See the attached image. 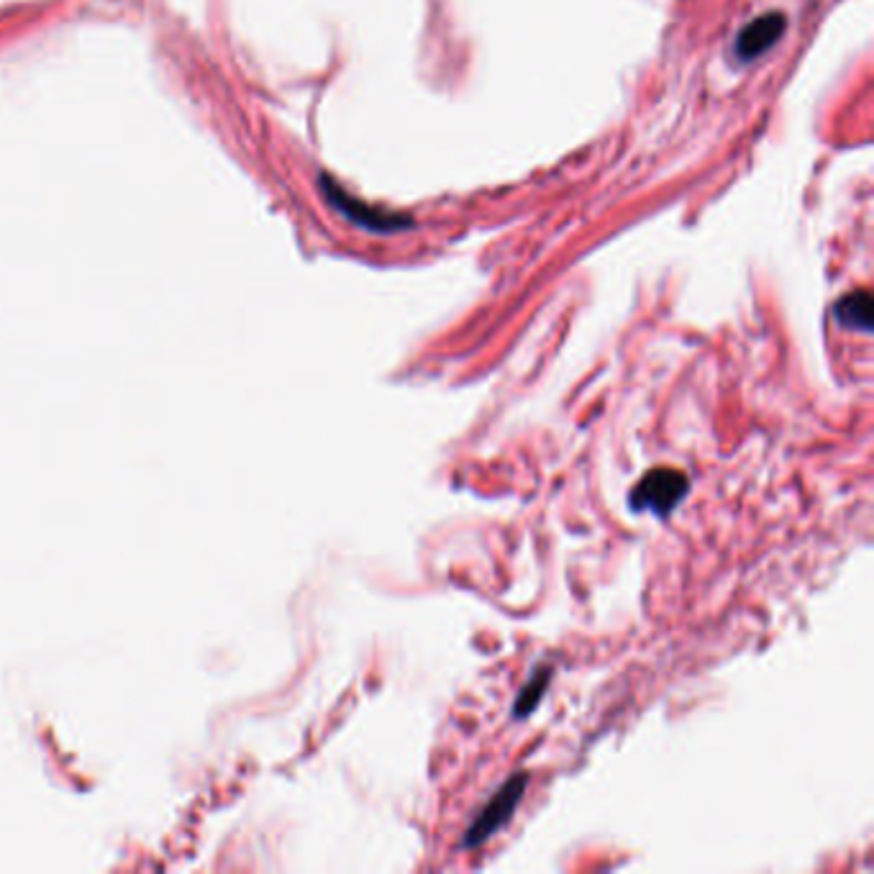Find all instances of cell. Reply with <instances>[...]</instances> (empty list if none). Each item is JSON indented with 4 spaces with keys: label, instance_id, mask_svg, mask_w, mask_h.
<instances>
[{
    "label": "cell",
    "instance_id": "1",
    "mask_svg": "<svg viewBox=\"0 0 874 874\" xmlns=\"http://www.w3.org/2000/svg\"><path fill=\"white\" fill-rule=\"evenodd\" d=\"M684 495H688V477H684L680 469L659 467L641 477L629 502L631 510H637V514H654L664 518L680 506Z\"/></svg>",
    "mask_w": 874,
    "mask_h": 874
},
{
    "label": "cell",
    "instance_id": "5",
    "mask_svg": "<svg viewBox=\"0 0 874 874\" xmlns=\"http://www.w3.org/2000/svg\"><path fill=\"white\" fill-rule=\"evenodd\" d=\"M834 316L841 326L854 328V332H872V295L867 291L844 295L836 303Z\"/></svg>",
    "mask_w": 874,
    "mask_h": 874
},
{
    "label": "cell",
    "instance_id": "3",
    "mask_svg": "<svg viewBox=\"0 0 874 874\" xmlns=\"http://www.w3.org/2000/svg\"><path fill=\"white\" fill-rule=\"evenodd\" d=\"M785 29H787L785 13L772 11V13L760 16V19H754L739 34V39H736V57H739V60H744V62L756 60V57H762L766 49L778 44L780 37L785 34Z\"/></svg>",
    "mask_w": 874,
    "mask_h": 874
},
{
    "label": "cell",
    "instance_id": "6",
    "mask_svg": "<svg viewBox=\"0 0 874 874\" xmlns=\"http://www.w3.org/2000/svg\"><path fill=\"white\" fill-rule=\"evenodd\" d=\"M549 674H551L549 670L536 672L533 680L526 684V690L521 692V698L516 700V719H524V715H529L533 711L536 703H539L541 695H543V690H547Z\"/></svg>",
    "mask_w": 874,
    "mask_h": 874
},
{
    "label": "cell",
    "instance_id": "2",
    "mask_svg": "<svg viewBox=\"0 0 874 874\" xmlns=\"http://www.w3.org/2000/svg\"><path fill=\"white\" fill-rule=\"evenodd\" d=\"M524 790H526V774H514V778H510L506 785L495 793L490 803L482 807V813L477 815V821L472 823V826H469L467 836H465V846L467 848L480 846L492 834H498V831L510 821L516 805L521 803Z\"/></svg>",
    "mask_w": 874,
    "mask_h": 874
},
{
    "label": "cell",
    "instance_id": "4",
    "mask_svg": "<svg viewBox=\"0 0 874 874\" xmlns=\"http://www.w3.org/2000/svg\"><path fill=\"white\" fill-rule=\"evenodd\" d=\"M324 185H326L324 191L328 195V201H332L342 213H346V216H349L354 224H362V226H367V228H373V231H398L403 226H410L408 218L395 216V213H393V216H387V213H377V211L369 209V205L354 201V197L346 195L339 185L328 183L326 177H324Z\"/></svg>",
    "mask_w": 874,
    "mask_h": 874
}]
</instances>
